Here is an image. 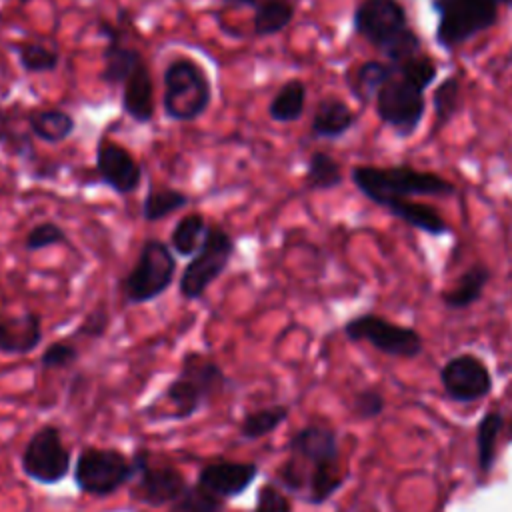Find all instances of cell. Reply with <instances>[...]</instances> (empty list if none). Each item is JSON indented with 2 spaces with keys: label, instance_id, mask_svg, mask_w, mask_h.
<instances>
[{
  "label": "cell",
  "instance_id": "cell-1",
  "mask_svg": "<svg viewBox=\"0 0 512 512\" xmlns=\"http://www.w3.org/2000/svg\"><path fill=\"white\" fill-rule=\"evenodd\" d=\"M354 28L374 44L388 62H404L418 54L420 38L408 26V16L398 0H364L354 12Z\"/></svg>",
  "mask_w": 512,
  "mask_h": 512
},
{
  "label": "cell",
  "instance_id": "cell-2",
  "mask_svg": "<svg viewBox=\"0 0 512 512\" xmlns=\"http://www.w3.org/2000/svg\"><path fill=\"white\" fill-rule=\"evenodd\" d=\"M228 378L224 370L202 352H188L182 358L178 376H174L162 392V398L170 410L164 418L188 420L200 412L212 398H216L226 386Z\"/></svg>",
  "mask_w": 512,
  "mask_h": 512
},
{
  "label": "cell",
  "instance_id": "cell-3",
  "mask_svg": "<svg viewBox=\"0 0 512 512\" xmlns=\"http://www.w3.org/2000/svg\"><path fill=\"white\" fill-rule=\"evenodd\" d=\"M352 182L374 204L384 206L408 196H448L454 192L452 182L432 172H420L410 166H356Z\"/></svg>",
  "mask_w": 512,
  "mask_h": 512
},
{
  "label": "cell",
  "instance_id": "cell-4",
  "mask_svg": "<svg viewBox=\"0 0 512 512\" xmlns=\"http://www.w3.org/2000/svg\"><path fill=\"white\" fill-rule=\"evenodd\" d=\"M212 100L210 78L190 58H176L164 70V114L176 122H192L202 116Z\"/></svg>",
  "mask_w": 512,
  "mask_h": 512
},
{
  "label": "cell",
  "instance_id": "cell-5",
  "mask_svg": "<svg viewBox=\"0 0 512 512\" xmlns=\"http://www.w3.org/2000/svg\"><path fill=\"white\" fill-rule=\"evenodd\" d=\"M176 274V258L172 248L158 240H144L132 270L122 278V294L128 304H146L164 294Z\"/></svg>",
  "mask_w": 512,
  "mask_h": 512
},
{
  "label": "cell",
  "instance_id": "cell-6",
  "mask_svg": "<svg viewBox=\"0 0 512 512\" xmlns=\"http://www.w3.org/2000/svg\"><path fill=\"white\" fill-rule=\"evenodd\" d=\"M72 478L80 492L106 498L132 482L134 468L130 456L116 448L86 446L76 456Z\"/></svg>",
  "mask_w": 512,
  "mask_h": 512
},
{
  "label": "cell",
  "instance_id": "cell-7",
  "mask_svg": "<svg viewBox=\"0 0 512 512\" xmlns=\"http://www.w3.org/2000/svg\"><path fill=\"white\" fill-rule=\"evenodd\" d=\"M234 254V242L220 224H208L204 242L196 256L186 264L178 292L184 300H198L224 274Z\"/></svg>",
  "mask_w": 512,
  "mask_h": 512
},
{
  "label": "cell",
  "instance_id": "cell-8",
  "mask_svg": "<svg viewBox=\"0 0 512 512\" xmlns=\"http://www.w3.org/2000/svg\"><path fill=\"white\" fill-rule=\"evenodd\" d=\"M438 14L436 40L442 48H454L498 20L496 0H432Z\"/></svg>",
  "mask_w": 512,
  "mask_h": 512
},
{
  "label": "cell",
  "instance_id": "cell-9",
  "mask_svg": "<svg viewBox=\"0 0 512 512\" xmlns=\"http://www.w3.org/2000/svg\"><path fill=\"white\" fill-rule=\"evenodd\" d=\"M22 472L44 486L60 484L72 470V454L58 426H40L26 442L20 456Z\"/></svg>",
  "mask_w": 512,
  "mask_h": 512
},
{
  "label": "cell",
  "instance_id": "cell-10",
  "mask_svg": "<svg viewBox=\"0 0 512 512\" xmlns=\"http://www.w3.org/2000/svg\"><path fill=\"white\" fill-rule=\"evenodd\" d=\"M130 462L134 468L130 496L146 506L160 508L174 504L188 486L180 468L174 464H152V454L146 448H136Z\"/></svg>",
  "mask_w": 512,
  "mask_h": 512
},
{
  "label": "cell",
  "instance_id": "cell-11",
  "mask_svg": "<svg viewBox=\"0 0 512 512\" xmlns=\"http://www.w3.org/2000/svg\"><path fill=\"white\" fill-rule=\"evenodd\" d=\"M344 334L354 342H368L388 356L414 358L422 352V338L416 330L392 324L374 314H362L344 324Z\"/></svg>",
  "mask_w": 512,
  "mask_h": 512
},
{
  "label": "cell",
  "instance_id": "cell-12",
  "mask_svg": "<svg viewBox=\"0 0 512 512\" xmlns=\"http://www.w3.org/2000/svg\"><path fill=\"white\" fill-rule=\"evenodd\" d=\"M424 108V90L398 72L376 94V112L380 120L402 136H410L418 128Z\"/></svg>",
  "mask_w": 512,
  "mask_h": 512
},
{
  "label": "cell",
  "instance_id": "cell-13",
  "mask_svg": "<svg viewBox=\"0 0 512 512\" xmlns=\"http://www.w3.org/2000/svg\"><path fill=\"white\" fill-rule=\"evenodd\" d=\"M286 448L302 468L306 486L312 470L340 466V448H338L336 432L324 424H308L300 428L296 434L290 436Z\"/></svg>",
  "mask_w": 512,
  "mask_h": 512
},
{
  "label": "cell",
  "instance_id": "cell-14",
  "mask_svg": "<svg viewBox=\"0 0 512 512\" xmlns=\"http://www.w3.org/2000/svg\"><path fill=\"white\" fill-rule=\"evenodd\" d=\"M446 394L456 402H474L484 398L492 388V378L482 360L472 354L450 358L440 372Z\"/></svg>",
  "mask_w": 512,
  "mask_h": 512
},
{
  "label": "cell",
  "instance_id": "cell-15",
  "mask_svg": "<svg viewBox=\"0 0 512 512\" xmlns=\"http://www.w3.org/2000/svg\"><path fill=\"white\" fill-rule=\"evenodd\" d=\"M96 170L100 180L118 194H132L142 180V168L134 156L108 138L98 140Z\"/></svg>",
  "mask_w": 512,
  "mask_h": 512
},
{
  "label": "cell",
  "instance_id": "cell-16",
  "mask_svg": "<svg viewBox=\"0 0 512 512\" xmlns=\"http://www.w3.org/2000/svg\"><path fill=\"white\" fill-rule=\"evenodd\" d=\"M260 468L256 462L240 460H216L200 468L198 484L216 496L230 500L242 496L258 478Z\"/></svg>",
  "mask_w": 512,
  "mask_h": 512
},
{
  "label": "cell",
  "instance_id": "cell-17",
  "mask_svg": "<svg viewBox=\"0 0 512 512\" xmlns=\"http://www.w3.org/2000/svg\"><path fill=\"white\" fill-rule=\"evenodd\" d=\"M42 342V318L36 312L0 314V354L24 356Z\"/></svg>",
  "mask_w": 512,
  "mask_h": 512
},
{
  "label": "cell",
  "instance_id": "cell-18",
  "mask_svg": "<svg viewBox=\"0 0 512 512\" xmlns=\"http://www.w3.org/2000/svg\"><path fill=\"white\" fill-rule=\"evenodd\" d=\"M100 32L106 36L104 70L100 78L110 86L124 84L136 72V68L144 62V58L140 50L122 44V34L118 28L104 22L100 24Z\"/></svg>",
  "mask_w": 512,
  "mask_h": 512
},
{
  "label": "cell",
  "instance_id": "cell-19",
  "mask_svg": "<svg viewBox=\"0 0 512 512\" xmlns=\"http://www.w3.org/2000/svg\"><path fill=\"white\" fill-rule=\"evenodd\" d=\"M122 110L138 124H148L154 116V84L146 62L122 84Z\"/></svg>",
  "mask_w": 512,
  "mask_h": 512
},
{
  "label": "cell",
  "instance_id": "cell-20",
  "mask_svg": "<svg viewBox=\"0 0 512 512\" xmlns=\"http://www.w3.org/2000/svg\"><path fill=\"white\" fill-rule=\"evenodd\" d=\"M354 112L338 98H324L318 102L312 116V134L316 138H340L354 126Z\"/></svg>",
  "mask_w": 512,
  "mask_h": 512
},
{
  "label": "cell",
  "instance_id": "cell-21",
  "mask_svg": "<svg viewBox=\"0 0 512 512\" xmlns=\"http://www.w3.org/2000/svg\"><path fill=\"white\" fill-rule=\"evenodd\" d=\"M28 126H30V132L42 142L58 144V142H64L74 132L76 122L68 112L60 108H42V110L30 112Z\"/></svg>",
  "mask_w": 512,
  "mask_h": 512
},
{
  "label": "cell",
  "instance_id": "cell-22",
  "mask_svg": "<svg viewBox=\"0 0 512 512\" xmlns=\"http://www.w3.org/2000/svg\"><path fill=\"white\" fill-rule=\"evenodd\" d=\"M386 208L396 218H400L402 222H406V224H410L418 230H424L426 234L442 236V234L448 232V224L444 222V218L432 206L400 198V200H394V202L386 204Z\"/></svg>",
  "mask_w": 512,
  "mask_h": 512
},
{
  "label": "cell",
  "instance_id": "cell-23",
  "mask_svg": "<svg viewBox=\"0 0 512 512\" xmlns=\"http://www.w3.org/2000/svg\"><path fill=\"white\" fill-rule=\"evenodd\" d=\"M396 74V66L392 62H382V60H368L364 64H360L354 70V76L350 78V90L352 94L362 100L368 102L372 98H376L378 90Z\"/></svg>",
  "mask_w": 512,
  "mask_h": 512
},
{
  "label": "cell",
  "instance_id": "cell-24",
  "mask_svg": "<svg viewBox=\"0 0 512 512\" xmlns=\"http://www.w3.org/2000/svg\"><path fill=\"white\" fill-rule=\"evenodd\" d=\"M488 280L490 270L484 264H474L460 276L458 284L452 290H446L442 294V300L448 308H466L482 296Z\"/></svg>",
  "mask_w": 512,
  "mask_h": 512
},
{
  "label": "cell",
  "instance_id": "cell-25",
  "mask_svg": "<svg viewBox=\"0 0 512 512\" xmlns=\"http://www.w3.org/2000/svg\"><path fill=\"white\" fill-rule=\"evenodd\" d=\"M306 104V86L302 80L292 78L280 86L268 104V114L276 122H296Z\"/></svg>",
  "mask_w": 512,
  "mask_h": 512
},
{
  "label": "cell",
  "instance_id": "cell-26",
  "mask_svg": "<svg viewBox=\"0 0 512 512\" xmlns=\"http://www.w3.org/2000/svg\"><path fill=\"white\" fill-rule=\"evenodd\" d=\"M290 408L286 404H272L244 414L238 424V432L246 440H258L262 436L272 434L280 424L286 422Z\"/></svg>",
  "mask_w": 512,
  "mask_h": 512
},
{
  "label": "cell",
  "instance_id": "cell-27",
  "mask_svg": "<svg viewBox=\"0 0 512 512\" xmlns=\"http://www.w3.org/2000/svg\"><path fill=\"white\" fill-rule=\"evenodd\" d=\"M292 0H266L254 10V36H274L282 32L294 18Z\"/></svg>",
  "mask_w": 512,
  "mask_h": 512
},
{
  "label": "cell",
  "instance_id": "cell-28",
  "mask_svg": "<svg viewBox=\"0 0 512 512\" xmlns=\"http://www.w3.org/2000/svg\"><path fill=\"white\" fill-rule=\"evenodd\" d=\"M206 220L202 214H188L176 222L170 234V248L180 256H192L200 250L206 234Z\"/></svg>",
  "mask_w": 512,
  "mask_h": 512
},
{
  "label": "cell",
  "instance_id": "cell-29",
  "mask_svg": "<svg viewBox=\"0 0 512 512\" xmlns=\"http://www.w3.org/2000/svg\"><path fill=\"white\" fill-rule=\"evenodd\" d=\"M188 194L176 188H150L142 202V216L148 222H158L188 204Z\"/></svg>",
  "mask_w": 512,
  "mask_h": 512
},
{
  "label": "cell",
  "instance_id": "cell-30",
  "mask_svg": "<svg viewBox=\"0 0 512 512\" xmlns=\"http://www.w3.org/2000/svg\"><path fill=\"white\" fill-rule=\"evenodd\" d=\"M304 180L310 190H330V188L340 186L342 168L330 154L314 152L308 158Z\"/></svg>",
  "mask_w": 512,
  "mask_h": 512
},
{
  "label": "cell",
  "instance_id": "cell-31",
  "mask_svg": "<svg viewBox=\"0 0 512 512\" xmlns=\"http://www.w3.org/2000/svg\"><path fill=\"white\" fill-rule=\"evenodd\" d=\"M504 426L500 412H486L476 430V448H478V468L490 472L496 458V438Z\"/></svg>",
  "mask_w": 512,
  "mask_h": 512
},
{
  "label": "cell",
  "instance_id": "cell-32",
  "mask_svg": "<svg viewBox=\"0 0 512 512\" xmlns=\"http://www.w3.org/2000/svg\"><path fill=\"white\" fill-rule=\"evenodd\" d=\"M170 506L172 512H224L226 500L194 482L188 484L186 490L178 496V500Z\"/></svg>",
  "mask_w": 512,
  "mask_h": 512
},
{
  "label": "cell",
  "instance_id": "cell-33",
  "mask_svg": "<svg viewBox=\"0 0 512 512\" xmlns=\"http://www.w3.org/2000/svg\"><path fill=\"white\" fill-rule=\"evenodd\" d=\"M18 62L26 72H52L56 70L60 56L54 48L40 42H24L18 46Z\"/></svg>",
  "mask_w": 512,
  "mask_h": 512
},
{
  "label": "cell",
  "instance_id": "cell-34",
  "mask_svg": "<svg viewBox=\"0 0 512 512\" xmlns=\"http://www.w3.org/2000/svg\"><path fill=\"white\" fill-rule=\"evenodd\" d=\"M396 72L400 76H404L406 80H410L412 84H416L418 88L426 90L432 84V80L436 78V64L428 56L416 54L404 62H398Z\"/></svg>",
  "mask_w": 512,
  "mask_h": 512
},
{
  "label": "cell",
  "instance_id": "cell-35",
  "mask_svg": "<svg viewBox=\"0 0 512 512\" xmlns=\"http://www.w3.org/2000/svg\"><path fill=\"white\" fill-rule=\"evenodd\" d=\"M432 104H434V112H436V118L440 122H446L450 120L456 110L460 108V82L458 78H446L436 90H434V96H432Z\"/></svg>",
  "mask_w": 512,
  "mask_h": 512
},
{
  "label": "cell",
  "instance_id": "cell-36",
  "mask_svg": "<svg viewBox=\"0 0 512 512\" xmlns=\"http://www.w3.org/2000/svg\"><path fill=\"white\" fill-rule=\"evenodd\" d=\"M56 244H68V236L66 232L54 224V222H40L36 224L24 238V248L28 252H36L48 246H56Z\"/></svg>",
  "mask_w": 512,
  "mask_h": 512
},
{
  "label": "cell",
  "instance_id": "cell-37",
  "mask_svg": "<svg viewBox=\"0 0 512 512\" xmlns=\"http://www.w3.org/2000/svg\"><path fill=\"white\" fill-rule=\"evenodd\" d=\"M250 512H292V502L276 482H266L258 488Z\"/></svg>",
  "mask_w": 512,
  "mask_h": 512
},
{
  "label": "cell",
  "instance_id": "cell-38",
  "mask_svg": "<svg viewBox=\"0 0 512 512\" xmlns=\"http://www.w3.org/2000/svg\"><path fill=\"white\" fill-rule=\"evenodd\" d=\"M80 358V352L74 344L70 342H52L44 348L42 356H40V366L42 368H54V370H64L70 368L72 364H76Z\"/></svg>",
  "mask_w": 512,
  "mask_h": 512
},
{
  "label": "cell",
  "instance_id": "cell-39",
  "mask_svg": "<svg viewBox=\"0 0 512 512\" xmlns=\"http://www.w3.org/2000/svg\"><path fill=\"white\" fill-rule=\"evenodd\" d=\"M110 326V314L104 306H98L86 314L82 324L76 330V336L84 338H102Z\"/></svg>",
  "mask_w": 512,
  "mask_h": 512
},
{
  "label": "cell",
  "instance_id": "cell-40",
  "mask_svg": "<svg viewBox=\"0 0 512 512\" xmlns=\"http://www.w3.org/2000/svg\"><path fill=\"white\" fill-rule=\"evenodd\" d=\"M384 398L378 390L366 388L354 396V412L362 418H374L382 412Z\"/></svg>",
  "mask_w": 512,
  "mask_h": 512
},
{
  "label": "cell",
  "instance_id": "cell-41",
  "mask_svg": "<svg viewBox=\"0 0 512 512\" xmlns=\"http://www.w3.org/2000/svg\"><path fill=\"white\" fill-rule=\"evenodd\" d=\"M222 2L228 6H234V8H254L256 10L266 0H222Z\"/></svg>",
  "mask_w": 512,
  "mask_h": 512
},
{
  "label": "cell",
  "instance_id": "cell-42",
  "mask_svg": "<svg viewBox=\"0 0 512 512\" xmlns=\"http://www.w3.org/2000/svg\"><path fill=\"white\" fill-rule=\"evenodd\" d=\"M8 138V116L6 112L0 108V144Z\"/></svg>",
  "mask_w": 512,
  "mask_h": 512
},
{
  "label": "cell",
  "instance_id": "cell-43",
  "mask_svg": "<svg viewBox=\"0 0 512 512\" xmlns=\"http://www.w3.org/2000/svg\"><path fill=\"white\" fill-rule=\"evenodd\" d=\"M496 2H504V4H510V6H512V0H496Z\"/></svg>",
  "mask_w": 512,
  "mask_h": 512
},
{
  "label": "cell",
  "instance_id": "cell-44",
  "mask_svg": "<svg viewBox=\"0 0 512 512\" xmlns=\"http://www.w3.org/2000/svg\"><path fill=\"white\" fill-rule=\"evenodd\" d=\"M20 2H28V0H20Z\"/></svg>",
  "mask_w": 512,
  "mask_h": 512
},
{
  "label": "cell",
  "instance_id": "cell-45",
  "mask_svg": "<svg viewBox=\"0 0 512 512\" xmlns=\"http://www.w3.org/2000/svg\"><path fill=\"white\" fill-rule=\"evenodd\" d=\"M510 430H512V426H510Z\"/></svg>",
  "mask_w": 512,
  "mask_h": 512
}]
</instances>
